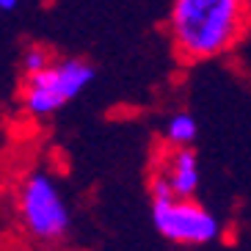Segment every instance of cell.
Returning <instances> with one entry per match:
<instances>
[{
    "label": "cell",
    "mask_w": 251,
    "mask_h": 251,
    "mask_svg": "<svg viewBox=\"0 0 251 251\" xmlns=\"http://www.w3.org/2000/svg\"><path fill=\"white\" fill-rule=\"evenodd\" d=\"M249 25V0H174L169 36L182 61H213L240 42Z\"/></svg>",
    "instance_id": "1"
},
{
    "label": "cell",
    "mask_w": 251,
    "mask_h": 251,
    "mask_svg": "<svg viewBox=\"0 0 251 251\" xmlns=\"http://www.w3.org/2000/svg\"><path fill=\"white\" fill-rule=\"evenodd\" d=\"M14 210L20 226L39 243H61L69 235L72 213L58 179L45 169H30L17 182Z\"/></svg>",
    "instance_id": "2"
},
{
    "label": "cell",
    "mask_w": 251,
    "mask_h": 251,
    "mask_svg": "<svg viewBox=\"0 0 251 251\" xmlns=\"http://www.w3.org/2000/svg\"><path fill=\"white\" fill-rule=\"evenodd\" d=\"M97 72L86 58H55L36 75H25L20 105L33 119H47L67 108L94 83Z\"/></svg>",
    "instance_id": "3"
},
{
    "label": "cell",
    "mask_w": 251,
    "mask_h": 251,
    "mask_svg": "<svg viewBox=\"0 0 251 251\" xmlns=\"http://www.w3.org/2000/svg\"><path fill=\"white\" fill-rule=\"evenodd\" d=\"M152 224L169 243L207 246L221 237V221L196 199H152Z\"/></svg>",
    "instance_id": "4"
},
{
    "label": "cell",
    "mask_w": 251,
    "mask_h": 251,
    "mask_svg": "<svg viewBox=\"0 0 251 251\" xmlns=\"http://www.w3.org/2000/svg\"><path fill=\"white\" fill-rule=\"evenodd\" d=\"M155 174H160L169 182L174 196L193 199L201 185L199 155L193 152V147H169V152L160 157V166H157Z\"/></svg>",
    "instance_id": "5"
},
{
    "label": "cell",
    "mask_w": 251,
    "mask_h": 251,
    "mask_svg": "<svg viewBox=\"0 0 251 251\" xmlns=\"http://www.w3.org/2000/svg\"><path fill=\"white\" fill-rule=\"evenodd\" d=\"M163 135H166V144L169 147H193V141L199 135V122H196L193 113L177 111L169 116Z\"/></svg>",
    "instance_id": "6"
},
{
    "label": "cell",
    "mask_w": 251,
    "mask_h": 251,
    "mask_svg": "<svg viewBox=\"0 0 251 251\" xmlns=\"http://www.w3.org/2000/svg\"><path fill=\"white\" fill-rule=\"evenodd\" d=\"M52 61H55V58L50 55V50L33 45V47H28V50L23 52L20 67H23V75H36V72H42L45 67H50Z\"/></svg>",
    "instance_id": "7"
},
{
    "label": "cell",
    "mask_w": 251,
    "mask_h": 251,
    "mask_svg": "<svg viewBox=\"0 0 251 251\" xmlns=\"http://www.w3.org/2000/svg\"><path fill=\"white\" fill-rule=\"evenodd\" d=\"M17 6H20V0H0V8H3L6 14H8V11H14Z\"/></svg>",
    "instance_id": "8"
}]
</instances>
